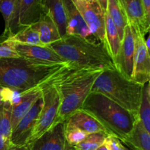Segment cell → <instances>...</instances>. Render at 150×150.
Returning <instances> with one entry per match:
<instances>
[{
  "mask_svg": "<svg viewBox=\"0 0 150 150\" xmlns=\"http://www.w3.org/2000/svg\"><path fill=\"white\" fill-rule=\"evenodd\" d=\"M86 1H89V0H86Z\"/></svg>",
  "mask_w": 150,
  "mask_h": 150,
  "instance_id": "obj_37",
  "label": "cell"
},
{
  "mask_svg": "<svg viewBox=\"0 0 150 150\" xmlns=\"http://www.w3.org/2000/svg\"><path fill=\"white\" fill-rule=\"evenodd\" d=\"M29 150H69L72 149L64 136V123H57L29 145Z\"/></svg>",
  "mask_w": 150,
  "mask_h": 150,
  "instance_id": "obj_12",
  "label": "cell"
},
{
  "mask_svg": "<svg viewBox=\"0 0 150 150\" xmlns=\"http://www.w3.org/2000/svg\"><path fill=\"white\" fill-rule=\"evenodd\" d=\"M34 25L39 34L40 42L43 45H49L61 39L58 29L51 18L42 15Z\"/></svg>",
  "mask_w": 150,
  "mask_h": 150,
  "instance_id": "obj_21",
  "label": "cell"
},
{
  "mask_svg": "<svg viewBox=\"0 0 150 150\" xmlns=\"http://www.w3.org/2000/svg\"><path fill=\"white\" fill-rule=\"evenodd\" d=\"M97 150H108V148H107L106 145L105 144V143H104L103 144L101 145V146H100V147L98 148V149H97Z\"/></svg>",
  "mask_w": 150,
  "mask_h": 150,
  "instance_id": "obj_34",
  "label": "cell"
},
{
  "mask_svg": "<svg viewBox=\"0 0 150 150\" xmlns=\"http://www.w3.org/2000/svg\"><path fill=\"white\" fill-rule=\"evenodd\" d=\"M67 15L66 35H76L84 39L98 42L94 38L81 13L72 0H63Z\"/></svg>",
  "mask_w": 150,
  "mask_h": 150,
  "instance_id": "obj_15",
  "label": "cell"
},
{
  "mask_svg": "<svg viewBox=\"0 0 150 150\" xmlns=\"http://www.w3.org/2000/svg\"><path fill=\"white\" fill-rule=\"evenodd\" d=\"M135 54V38L129 24L125 26L120 49L114 62L115 68L127 79L132 80Z\"/></svg>",
  "mask_w": 150,
  "mask_h": 150,
  "instance_id": "obj_10",
  "label": "cell"
},
{
  "mask_svg": "<svg viewBox=\"0 0 150 150\" xmlns=\"http://www.w3.org/2000/svg\"><path fill=\"white\" fill-rule=\"evenodd\" d=\"M146 18L150 21V0H141Z\"/></svg>",
  "mask_w": 150,
  "mask_h": 150,
  "instance_id": "obj_32",
  "label": "cell"
},
{
  "mask_svg": "<svg viewBox=\"0 0 150 150\" xmlns=\"http://www.w3.org/2000/svg\"><path fill=\"white\" fill-rule=\"evenodd\" d=\"M42 107L40 98L29 111L19 120L11 133L10 142L14 146H27L36 127Z\"/></svg>",
  "mask_w": 150,
  "mask_h": 150,
  "instance_id": "obj_9",
  "label": "cell"
},
{
  "mask_svg": "<svg viewBox=\"0 0 150 150\" xmlns=\"http://www.w3.org/2000/svg\"><path fill=\"white\" fill-rule=\"evenodd\" d=\"M8 42L17 51L21 57L25 59L45 64H68L48 45L41 46L10 42Z\"/></svg>",
  "mask_w": 150,
  "mask_h": 150,
  "instance_id": "obj_11",
  "label": "cell"
},
{
  "mask_svg": "<svg viewBox=\"0 0 150 150\" xmlns=\"http://www.w3.org/2000/svg\"><path fill=\"white\" fill-rule=\"evenodd\" d=\"M122 142L130 150H150V132L145 129L139 119L133 130Z\"/></svg>",
  "mask_w": 150,
  "mask_h": 150,
  "instance_id": "obj_20",
  "label": "cell"
},
{
  "mask_svg": "<svg viewBox=\"0 0 150 150\" xmlns=\"http://www.w3.org/2000/svg\"><path fill=\"white\" fill-rule=\"evenodd\" d=\"M4 42H15V43L23 44V45H36L45 46L42 45V42H40L39 34L34 24L18 31L17 32L10 35Z\"/></svg>",
  "mask_w": 150,
  "mask_h": 150,
  "instance_id": "obj_23",
  "label": "cell"
},
{
  "mask_svg": "<svg viewBox=\"0 0 150 150\" xmlns=\"http://www.w3.org/2000/svg\"><path fill=\"white\" fill-rule=\"evenodd\" d=\"M83 17L91 33L98 42L106 46L105 41V13L96 1L72 0Z\"/></svg>",
  "mask_w": 150,
  "mask_h": 150,
  "instance_id": "obj_7",
  "label": "cell"
},
{
  "mask_svg": "<svg viewBox=\"0 0 150 150\" xmlns=\"http://www.w3.org/2000/svg\"><path fill=\"white\" fill-rule=\"evenodd\" d=\"M67 64H45L22 58H0V89L21 92L42 84Z\"/></svg>",
  "mask_w": 150,
  "mask_h": 150,
  "instance_id": "obj_2",
  "label": "cell"
},
{
  "mask_svg": "<svg viewBox=\"0 0 150 150\" xmlns=\"http://www.w3.org/2000/svg\"><path fill=\"white\" fill-rule=\"evenodd\" d=\"M0 58L17 59L21 58V56L8 42H4L0 43Z\"/></svg>",
  "mask_w": 150,
  "mask_h": 150,
  "instance_id": "obj_29",
  "label": "cell"
},
{
  "mask_svg": "<svg viewBox=\"0 0 150 150\" xmlns=\"http://www.w3.org/2000/svg\"><path fill=\"white\" fill-rule=\"evenodd\" d=\"M97 1L103 12L104 13H106L107 10H108V0H97Z\"/></svg>",
  "mask_w": 150,
  "mask_h": 150,
  "instance_id": "obj_33",
  "label": "cell"
},
{
  "mask_svg": "<svg viewBox=\"0 0 150 150\" xmlns=\"http://www.w3.org/2000/svg\"><path fill=\"white\" fill-rule=\"evenodd\" d=\"M64 136L67 143L72 147L83 142L89 134L80 130L75 126L64 122Z\"/></svg>",
  "mask_w": 150,
  "mask_h": 150,
  "instance_id": "obj_28",
  "label": "cell"
},
{
  "mask_svg": "<svg viewBox=\"0 0 150 150\" xmlns=\"http://www.w3.org/2000/svg\"><path fill=\"white\" fill-rule=\"evenodd\" d=\"M51 79L40 85L42 90V107L36 127L28 145L30 144L32 142L57 123L59 111L60 100L57 89L51 82Z\"/></svg>",
  "mask_w": 150,
  "mask_h": 150,
  "instance_id": "obj_6",
  "label": "cell"
},
{
  "mask_svg": "<svg viewBox=\"0 0 150 150\" xmlns=\"http://www.w3.org/2000/svg\"><path fill=\"white\" fill-rule=\"evenodd\" d=\"M41 85V84H40ZM40 85L24 92H18L13 106L11 118L12 130L14 129L19 120L30 110L34 104L42 98Z\"/></svg>",
  "mask_w": 150,
  "mask_h": 150,
  "instance_id": "obj_16",
  "label": "cell"
},
{
  "mask_svg": "<svg viewBox=\"0 0 150 150\" xmlns=\"http://www.w3.org/2000/svg\"><path fill=\"white\" fill-rule=\"evenodd\" d=\"M69 150H75V149H74V148H72V149H69Z\"/></svg>",
  "mask_w": 150,
  "mask_h": 150,
  "instance_id": "obj_35",
  "label": "cell"
},
{
  "mask_svg": "<svg viewBox=\"0 0 150 150\" xmlns=\"http://www.w3.org/2000/svg\"><path fill=\"white\" fill-rule=\"evenodd\" d=\"M139 119L144 127L150 132V83L144 85L142 100L139 109Z\"/></svg>",
  "mask_w": 150,
  "mask_h": 150,
  "instance_id": "obj_26",
  "label": "cell"
},
{
  "mask_svg": "<svg viewBox=\"0 0 150 150\" xmlns=\"http://www.w3.org/2000/svg\"><path fill=\"white\" fill-rule=\"evenodd\" d=\"M108 135L104 133H92L89 134L86 139L74 146L75 150H97L105 143Z\"/></svg>",
  "mask_w": 150,
  "mask_h": 150,
  "instance_id": "obj_27",
  "label": "cell"
},
{
  "mask_svg": "<svg viewBox=\"0 0 150 150\" xmlns=\"http://www.w3.org/2000/svg\"><path fill=\"white\" fill-rule=\"evenodd\" d=\"M144 85L127 79L116 68L104 70L94 82L91 92L100 93L139 116Z\"/></svg>",
  "mask_w": 150,
  "mask_h": 150,
  "instance_id": "obj_5",
  "label": "cell"
},
{
  "mask_svg": "<svg viewBox=\"0 0 150 150\" xmlns=\"http://www.w3.org/2000/svg\"><path fill=\"white\" fill-rule=\"evenodd\" d=\"M13 92L8 89H0V133L10 142L12 133V111L16 98Z\"/></svg>",
  "mask_w": 150,
  "mask_h": 150,
  "instance_id": "obj_17",
  "label": "cell"
},
{
  "mask_svg": "<svg viewBox=\"0 0 150 150\" xmlns=\"http://www.w3.org/2000/svg\"><path fill=\"white\" fill-rule=\"evenodd\" d=\"M103 70L78 68L67 64L51 78V82L57 89L60 100L57 123H64L71 114L81 108L94 82Z\"/></svg>",
  "mask_w": 150,
  "mask_h": 150,
  "instance_id": "obj_1",
  "label": "cell"
},
{
  "mask_svg": "<svg viewBox=\"0 0 150 150\" xmlns=\"http://www.w3.org/2000/svg\"><path fill=\"white\" fill-rule=\"evenodd\" d=\"M48 46L69 65L78 68L114 69V62L104 44L76 35H65Z\"/></svg>",
  "mask_w": 150,
  "mask_h": 150,
  "instance_id": "obj_3",
  "label": "cell"
},
{
  "mask_svg": "<svg viewBox=\"0 0 150 150\" xmlns=\"http://www.w3.org/2000/svg\"><path fill=\"white\" fill-rule=\"evenodd\" d=\"M12 146L11 142L4 139L0 133V150H9Z\"/></svg>",
  "mask_w": 150,
  "mask_h": 150,
  "instance_id": "obj_31",
  "label": "cell"
},
{
  "mask_svg": "<svg viewBox=\"0 0 150 150\" xmlns=\"http://www.w3.org/2000/svg\"><path fill=\"white\" fill-rule=\"evenodd\" d=\"M127 23L132 28L138 29L142 35L149 32L150 21L146 18L141 0H119Z\"/></svg>",
  "mask_w": 150,
  "mask_h": 150,
  "instance_id": "obj_14",
  "label": "cell"
},
{
  "mask_svg": "<svg viewBox=\"0 0 150 150\" xmlns=\"http://www.w3.org/2000/svg\"><path fill=\"white\" fill-rule=\"evenodd\" d=\"M18 8V0H0V13L4 20V31L0 36V43L10 35V28L16 18Z\"/></svg>",
  "mask_w": 150,
  "mask_h": 150,
  "instance_id": "obj_22",
  "label": "cell"
},
{
  "mask_svg": "<svg viewBox=\"0 0 150 150\" xmlns=\"http://www.w3.org/2000/svg\"><path fill=\"white\" fill-rule=\"evenodd\" d=\"M64 122L78 127L87 134L104 133L111 136L108 130L89 113L83 110H78L70 116Z\"/></svg>",
  "mask_w": 150,
  "mask_h": 150,
  "instance_id": "obj_18",
  "label": "cell"
},
{
  "mask_svg": "<svg viewBox=\"0 0 150 150\" xmlns=\"http://www.w3.org/2000/svg\"><path fill=\"white\" fill-rule=\"evenodd\" d=\"M107 12L117 27L120 40L122 41L124 35L125 28L128 24V23L119 0H108Z\"/></svg>",
  "mask_w": 150,
  "mask_h": 150,
  "instance_id": "obj_25",
  "label": "cell"
},
{
  "mask_svg": "<svg viewBox=\"0 0 150 150\" xmlns=\"http://www.w3.org/2000/svg\"><path fill=\"white\" fill-rule=\"evenodd\" d=\"M42 12L51 18L58 29L60 37L66 35L67 15L63 0H42Z\"/></svg>",
  "mask_w": 150,
  "mask_h": 150,
  "instance_id": "obj_19",
  "label": "cell"
},
{
  "mask_svg": "<svg viewBox=\"0 0 150 150\" xmlns=\"http://www.w3.org/2000/svg\"><path fill=\"white\" fill-rule=\"evenodd\" d=\"M42 0H18L16 18L10 28V35L38 22L43 15Z\"/></svg>",
  "mask_w": 150,
  "mask_h": 150,
  "instance_id": "obj_13",
  "label": "cell"
},
{
  "mask_svg": "<svg viewBox=\"0 0 150 150\" xmlns=\"http://www.w3.org/2000/svg\"><path fill=\"white\" fill-rule=\"evenodd\" d=\"M131 27V26H130ZM135 38V54L132 80L144 85L150 79V55L145 38L138 29L132 28Z\"/></svg>",
  "mask_w": 150,
  "mask_h": 150,
  "instance_id": "obj_8",
  "label": "cell"
},
{
  "mask_svg": "<svg viewBox=\"0 0 150 150\" xmlns=\"http://www.w3.org/2000/svg\"><path fill=\"white\" fill-rule=\"evenodd\" d=\"M105 144L108 150H128L121 143V141L114 136H107Z\"/></svg>",
  "mask_w": 150,
  "mask_h": 150,
  "instance_id": "obj_30",
  "label": "cell"
},
{
  "mask_svg": "<svg viewBox=\"0 0 150 150\" xmlns=\"http://www.w3.org/2000/svg\"><path fill=\"white\" fill-rule=\"evenodd\" d=\"M105 27L107 49L111 57L114 60L120 49L121 40L117 27L111 20L108 12L105 13Z\"/></svg>",
  "mask_w": 150,
  "mask_h": 150,
  "instance_id": "obj_24",
  "label": "cell"
},
{
  "mask_svg": "<svg viewBox=\"0 0 150 150\" xmlns=\"http://www.w3.org/2000/svg\"><path fill=\"white\" fill-rule=\"evenodd\" d=\"M89 1H97V0H89Z\"/></svg>",
  "mask_w": 150,
  "mask_h": 150,
  "instance_id": "obj_36",
  "label": "cell"
},
{
  "mask_svg": "<svg viewBox=\"0 0 150 150\" xmlns=\"http://www.w3.org/2000/svg\"><path fill=\"white\" fill-rule=\"evenodd\" d=\"M81 110L98 120L111 136L120 141L125 139L134 127L139 116L130 112L109 98L100 93L90 92Z\"/></svg>",
  "mask_w": 150,
  "mask_h": 150,
  "instance_id": "obj_4",
  "label": "cell"
}]
</instances>
